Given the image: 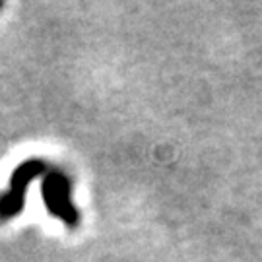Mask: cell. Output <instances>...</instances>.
<instances>
[{"instance_id": "1", "label": "cell", "mask_w": 262, "mask_h": 262, "mask_svg": "<svg viewBox=\"0 0 262 262\" xmlns=\"http://www.w3.org/2000/svg\"><path fill=\"white\" fill-rule=\"evenodd\" d=\"M41 194L43 202L51 214L58 217L66 227H78L80 225V212L72 202V183L66 173L60 169L51 167L43 175L41 183Z\"/></svg>"}, {"instance_id": "2", "label": "cell", "mask_w": 262, "mask_h": 262, "mask_svg": "<svg viewBox=\"0 0 262 262\" xmlns=\"http://www.w3.org/2000/svg\"><path fill=\"white\" fill-rule=\"evenodd\" d=\"M53 165H49L45 159H26L14 169L10 177V190L0 196V220H10L18 215L26 204V190L33 179L43 177Z\"/></svg>"}, {"instance_id": "3", "label": "cell", "mask_w": 262, "mask_h": 262, "mask_svg": "<svg viewBox=\"0 0 262 262\" xmlns=\"http://www.w3.org/2000/svg\"><path fill=\"white\" fill-rule=\"evenodd\" d=\"M2 6H4V2H2V0H0V8H2Z\"/></svg>"}]
</instances>
